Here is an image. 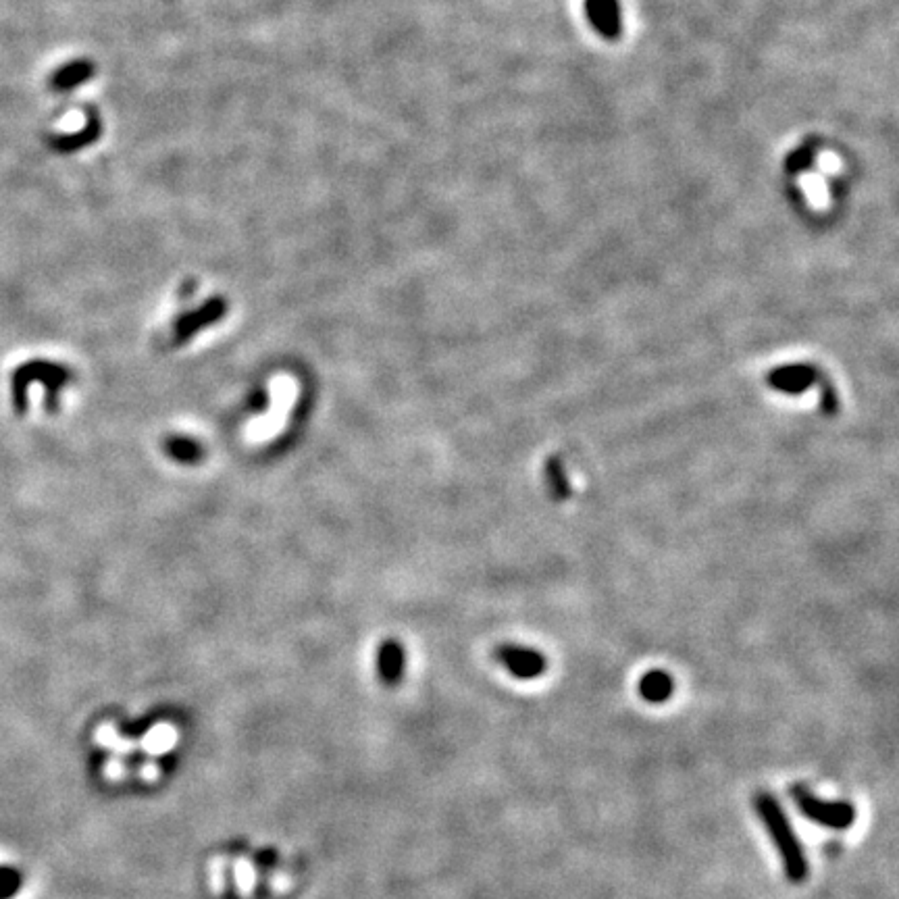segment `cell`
Listing matches in <instances>:
<instances>
[{
  "instance_id": "obj_9",
  "label": "cell",
  "mask_w": 899,
  "mask_h": 899,
  "mask_svg": "<svg viewBox=\"0 0 899 899\" xmlns=\"http://www.w3.org/2000/svg\"><path fill=\"white\" fill-rule=\"evenodd\" d=\"M379 664H381L383 679L388 681V683H396L402 677V664H404L402 648L398 644H394V641H390V644H385L383 650H381Z\"/></svg>"
},
{
  "instance_id": "obj_12",
  "label": "cell",
  "mask_w": 899,
  "mask_h": 899,
  "mask_svg": "<svg viewBox=\"0 0 899 899\" xmlns=\"http://www.w3.org/2000/svg\"><path fill=\"white\" fill-rule=\"evenodd\" d=\"M169 454L175 456L177 460L190 462V460H194V458L200 456V450H198V446H196L194 442H190V440L184 438V440H173V442L169 444Z\"/></svg>"
},
{
  "instance_id": "obj_1",
  "label": "cell",
  "mask_w": 899,
  "mask_h": 899,
  "mask_svg": "<svg viewBox=\"0 0 899 899\" xmlns=\"http://www.w3.org/2000/svg\"><path fill=\"white\" fill-rule=\"evenodd\" d=\"M754 806H756L758 818L762 820L766 833L770 835V839H773L777 852L781 856L785 877L791 883H804L810 872L808 858L802 847V841L798 839V835H795L783 806L779 804L775 795L768 791H760L756 795Z\"/></svg>"
},
{
  "instance_id": "obj_8",
  "label": "cell",
  "mask_w": 899,
  "mask_h": 899,
  "mask_svg": "<svg viewBox=\"0 0 899 899\" xmlns=\"http://www.w3.org/2000/svg\"><path fill=\"white\" fill-rule=\"evenodd\" d=\"M221 315H223V304H221L219 300H217V302H209L207 308H204V311H198V313L190 315L188 319H184L182 323L177 325V329H175V331H177V338H179V340H188L198 327H204V325H209V323L217 321Z\"/></svg>"
},
{
  "instance_id": "obj_2",
  "label": "cell",
  "mask_w": 899,
  "mask_h": 899,
  "mask_svg": "<svg viewBox=\"0 0 899 899\" xmlns=\"http://www.w3.org/2000/svg\"><path fill=\"white\" fill-rule=\"evenodd\" d=\"M71 373L69 369H65L63 365L57 363H46V361H30L23 363L19 369H15L13 377H11V388H13V402L17 410L25 408V402H28V388L30 383L40 381L44 388L48 390L46 398H48V406L57 404V394L61 388H65V383L69 381Z\"/></svg>"
},
{
  "instance_id": "obj_11",
  "label": "cell",
  "mask_w": 899,
  "mask_h": 899,
  "mask_svg": "<svg viewBox=\"0 0 899 899\" xmlns=\"http://www.w3.org/2000/svg\"><path fill=\"white\" fill-rule=\"evenodd\" d=\"M21 889V872L13 866H0V899H9Z\"/></svg>"
},
{
  "instance_id": "obj_5",
  "label": "cell",
  "mask_w": 899,
  "mask_h": 899,
  "mask_svg": "<svg viewBox=\"0 0 899 899\" xmlns=\"http://www.w3.org/2000/svg\"><path fill=\"white\" fill-rule=\"evenodd\" d=\"M496 658L498 662H502L504 669L521 681H531L542 677L548 669V660L542 652H537L533 648H525V646H515V644H504L500 648H496Z\"/></svg>"
},
{
  "instance_id": "obj_4",
  "label": "cell",
  "mask_w": 899,
  "mask_h": 899,
  "mask_svg": "<svg viewBox=\"0 0 899 899\" xmlns=\"http://www.w3.org/2000/svg\"><path fill=\"white\" fill-rule=\"evenodd\" d=\"M827 379L825 375L820 373V369H816L814 365L808 363H793V365H783L770 371L766 375V383L770 388L787 394V396H798L808 392L814 385H823Z\"/></svg>"
},
{
  "instance_id": "obj_10",
  "label": "cell",
  "mask_w": 899,
  "mask_h": 899,
  "mask_svg": "<svg viewBox=\"0 0 899 899\" xmlns=\"http://www.w3.org/2000/svg\"><path fill=\"white\" fill-rule=\"evenodd\" d=\"M175 739H177V735H175V731H173L169 725H159L157 729H152V731L144 737L142 746H144L146 752L163 754V752H169V750H171V746L175 743Z\"/></svg>"
},
{
  "instance_id": "obj_7",
  "label": "cell",
  "mask_w": 899,
  "mask_h": 899,
  "mask_svg": "<svg viewBox=\"0 0 899 899\" xmlns=\"http://www.w3.org/2000/svg\"><path fill=\"white\" fill-rule=\"evenodd\" d=\"M544 477H546V485H548V494L556 500V502H567L573 494L571 490V481L567 475V469H564L562 460L558 456H548L544 462Z\"/></svg>"
},
{
  "instance_id": "obj_6",
  "label": "cell",
  "mask_w": 899,
  "mask_h": 899,
  "mask_svg": "<svg viewBox=\"0 0 899 899\" xmlns=\"http://www.w3.org/2000/svg\"><path fill=\"white\" fill-rule=\"evenodd\" d=\"M675 691V679L666 671H650L639 679V696L648 704L669 702Z\"/></svg>"
},
{
  "instance_id": "obj_14",
  "label": "cell",
  "mask_w": 899,
  "mask_h": 899,
  "mask_svg": "<svg viewBox=\"0 0 899 899\" xmlns=\"http://www.w3.org/2000/svg\"><path fill=\"white\" fill-rule=\"evenodd\" d=\"M236 879H238V885H240V891H242V893L252 891L254 870H252V866H250L248 862H244V860L238 862V866H236Z\"/></svg>"
},
{
  "instance_id": "obj_3",
  "label": "cell",
  "mask_w": 899,
  "mask_h": 899,
  "mask_svg": "<svg viewBox=\"0 0 899 899\" xmlns=\"http://www.w3.org/2000/svg\"><path fill=\"white\" fill-rule=\"evenodd\" d=\"M791 798L795 808H798L810 823H816L820 827L845 831L856 823V808L850 802L820 800L804 785H795L791 789Z\"/></svg>"
},
{
  "instance_id": "obj_13",
  "label": "cell",
  "mask_w": 899,
  "mask_h": 899,
  "mask_svg": "<svg viewBox=\"0 0 899 899\" xmlns=\"http://www.w3.org/2000/svg\"><path fill=\"white\" fill-rule=\"evenodd\" d=\"M84 75H86V69L80 67V65L67 67V69H63L61 73H57V77H55V86H57V88H69V86H75L77 82L82 80Z\"/></svg>"
}]
</instances>
